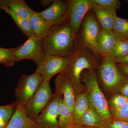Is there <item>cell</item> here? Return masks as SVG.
Returning a JSON list of instances; mask_svg holds the SVG:
<instances>
[{
	"label": "cell",
	"instance_id": "21",
	"mask_svg": "<svg viewBox=\"0 0 128 128\" xmlns=\"http://www.w3.org/2000/svg\"><path fill=\"white\" fill-rule=\"evenodd\" d=\"M58 123L60 128H72L74 127L73 113L65 103L62 96L60 99Z\"/></svg>",
	"mask_w": 128,
	"mask_h": 128
},
{
	"label": "cell",
	"instance_id": "14",
	"mask_svg": "<svg viewBox=\"0 0 128 128\" xmlns=\"http://www.w3.org/2000/svg\"><path fill=\"white\" fill-rule=\"evenodd\" d=\"M5 128H38L34 121L28 116L24 107L17 104L16 110Z\"/></svg>",
	"mask_w": 128,
	"mask_h": 128
},
{
	"label": "cell",
	"instance_id": "5",
	"mask_svg": "<svg viewBox=\"0 0 128 128\" xmlns=\"http://www.w3.org/2000/svg\"><path fill=\"white\" fill-rule=\"evenodd\" d=\"M102 61L98 67V74L102 84L110 90L121 87L128 82V76L121 73L114 60L102 56Z\"/></svg>",
	"mask_w": 128,
	"mask_h": 128
},
{
	"label": "cell",
	"instance_id": "11",
	"mask_svg": "<svg viewBox=\"0 0 128 128\" xmlns=\"http://www.w3.org/2000/svg\"><path fill=\"white\" fill-rule=\"evenodd\" d=\"M62 94L55 91L51 100L34 121L38 128H60L58 123L59 107Z\"/></svg>",
	"mask_w": 128,
	"mask_h": 128
},
{
	"label": "cell",
	"instance_id": "3",
	"mask_svg": "<svg viewBox=\"0 0 128 128\" xmlns=\"http://www.w3.org/2000/svg\"><path fill=\"white\" fill-rule=\"evenodd\" d=\"M99 56L87 49L77 50L75 58L67 67L65 72L71 80L75 90H77L81 84V75L87 70H94L98 67Z\"/></svg>",
	"mask_w": 128,
	"mask_h": 128
},
{
	"label": "cell",
	"instance_id": "12",
	"mask_svg": "<svg viewBox=\"0 0 128 128\" xmlns=\"http://www.w3.org/2000/svg\"><path fill=\"white\" fill-rule=\"evenodd\" d=\"M38 13L52 27L69 21L68 6L66 0H54L48 9Z\"/></svg>",
	"mask_w": 128,
	"mask_h": 128
},
{
	"label": "cell",
	"instance_id": "18",
	"mask_svg": "<svg viewBox=\"0 0 128 128\" xmlns=\"http://www.w3.org/2000/svg\"><path fill=\"white\" fill-rule=\"evenodd\" d=\"M92 12L103 29L112 30L117 16L116 11L95 6Z\"/></svg>",
	"mask_w": 128,
	"mask_h": 128
},
{
	"label": "cell",
	"instance_id": "36",
	"mask_svg": "<svg viewBox=\"0 0 128 128\" xmlns=\"http://www.w3.org/2000/svg\"><path fill=\"white\" fill-rule=\"evenodd\" d=\"M104 128V127H92V128Z\"/></svg>",
	"mask_w": 128,
	"mask_h": 128
},
{
	"label": "cell",
	"instance_id": "35",
	"mask_svg": "<svg viewBox=\"0 0 128 128\" xmlns=\"http://www.w3.org/2000/svg\"><path fill=\"white\" fill-rule=\"evenodd\" d=\"M88 128V127H85V126H79V127H73V128Z\"/></svg>",
	"mask_w": 128,
	"mask_h": 128
},
{
	"label": "cell",
	"instance_id": "34",
	"mask_svg": "<svg viewBox=\"0 0 128 128\" xmlns=\"http://www.w3.org/2000/svg\"><path fill=\"white\" fill-rule=\"evenodd\" d=\"M53 0H41L40 2L42 7L44 8L47 7L48 5L52 3Z\"/></svg>",
	"mask_w": 128,
	"mask_h": 128
},
{
	"label": "cell",
	"instance_id": "6",
	"mask_svg": "<svg viewBox=\"0 0 128 128\" xmlns=\"http://www.w3.org/2000/svg\"><path fill=\"white\" fill-rule=\"evenodd\" d=\"M43 81L41 74L36 71L31 74H22L15 90L17 104L25 107Z\"/></svg>",
	"mask_w": 128,
	"mask_h": 128
},
{
	"label": "cell",
	"instance_id": "15",
	"mask_svg": "<svg viewBox=\"0 0 128 128\" xmlns=\"http://www.w3.org/2000/svg\"><path fill=\"white\" fill-rule=\"evenodd\" d=\"M116 41L112 30L102 28L96 40V52L100 56L107 54L112 50Z\"/></svg>",
	"mask_w": 128,
	"mask_h": 128
},
{
	"label": "cell",
	"instance_id": "26",
	"mask_svg": "<svg viewBox=\"0 0 128 128\" xmlns=\"http://www.w3.org/2000/svg\"><path fill=\"white\" fill-rule=\"evenodd\" d=\"M18 47L10 48L0 47V64L4 65L6 67L13 66L16 62L14 54Z\"/></svg>",
	"mask_w": 128,
	"mask_h": 128
},
{
	"label": "cell",
	"instance_id": "20",
	"mask_svg": "<svg viewBox=\"0 0 128 128\" xmlns=\"http://www.w3.org/2000/svg\"><path fill=\"white\" fill-rule=\"evenodd\" d=\"M86 92L76 96L73 112L74 127H78L82 115L90 106Z\"/></svg>",
	"mask_w": 128,
	"mask_h": 128
},
{
	"label": "cell",
	"instance_id": "33",
	"mask_svg": "<svg viewBox=\"0 0 128 128\" xmlns=\"http://www.w3.org/2000/svg\"><path fill=\"white\" fill-rule=\"evenodd\" d=\"M114 62L116 64H128V54L122 58L114 60Z\"/></svg>",
	"mask_w": 128,
	"mask_h": 128
},
{
	"label": "cell",
	"instance_id": "13",
	"mask_svg": "<svg viewBox=\"0 0 128 128\" xmlns=\"http://www.w3.org/2000/svg\"><path fill=\"white\" fill-rule=\"evenodd\" d=\"M54 82L55 91L62 94L64 102L73 113L76 100L75 90L65 70L59 74Z\"/></svg>",
	"mask_w": 128,
	"mask_h": 128
},
{
	"label": "cell",
	"instance_id": "2",
	"mask_svg": "<svg viewBox=\"0 0 128 128\" xmlns=\"http://www.w3.org/2000/svg\"><path fill=\"white\" fill-rule=\"evenodd\" d=\"M81 80L86 87V92L90 105L94 108L104 119L109 121L112 118L107 102L98 85L95 70L86 72L81 75Z\"/></svg>",
	"mask_w": 128,
	"mask_h": 128
},
{
	"label": "cell",
	"instance_id": "30",
	"mask_svg": "<svg viewBox=\"0 0 128 128\" xmlns=\"http://www.w3.org/2000/svg\"><path fill=\"white\" fill-rule=\"evenodd\" d=\"M105 128H128V122L112 118Z\"/></svg>",
	"mask_w": 128,
	"mask_h": 128
},
{
	"label": "cell",
	"instance_id": "27",
	"mask_svg": "<svg viewBox=\"0 0 128 128\" xmlns=\"http://www.w3.org/2000/svg\"><path fill=\"white\" fill-rule=\"evenodd\" d=\"M95 6H98L117 11L121 7L119 0H93Z\"/></svg>",
	"mask_w": 128,
	"mask_h": 128
},
{
	"label": "cell",
	"instance_id": "24",
	"mask_svg": "<svg viewBox=\"0 0 128 128\" xmlns=\"http://www.w3.org/2000/svg\"><path fill=\"white\" fill-rule=\"evenodd\" d=\"M128 54V41L117 40L112 50L102 56H108L115 60L122 58Z\"/></svg>",
	"mask_w": 128,
	"mask_h": 128
},
{
	"label": "cell",
	"instance_id": "19",
	"mask_svg": "<svg viewBox=\"0 0 128 128\" xmlns=\"http://www.w3.org/2000/svg\"><path fill=\"white\" fill-rule=\"evenodd\" d=\"M29 20L35 36L40 39L48 35L52 28L48 21L39 15L38 12H34Z\"/></svg>",
	"mask_w": 128,
	"mask_h": 128
},
{
	"label": "cell",
	"instance_id": "32",
	"mask_svg": "<svg viewBox=\"0 0 128 128\" xmlns=\"http://www.w3.org/2000/svg\"><path fill=\"white\" fill-rule=\"evenodd\" d=\"M120 92L121 95L128 98V82L121 86Z\"/></svg>",
	"mask_w": 128,
	"mask_h": 128
},
{
	"label": "cell",
	"instance_id": "22",
	"mask_svg": "<svg viewBox=\"0 0 128 128\" xmlns=\"http://www.w3.org/2000/svg\"><path fill=\"white\" fill-rule=\"evenodd\" d=\"M0 9L4 11L10 16L17 26L28 38L35 36L30 24V20L16 16L11 9L6 6H2L0 7Z\"/></svg>",
	"mask_w": 128,
	"mask_h": 128
},
{
	"label": "cell",
	"instance_id": "4",
	"mask_svg": "<svg viewBox=\"0 0 128 128\" xmlns=\"http://www.w3.org/2000/svg\"><path fill=\"white\" fill-rule=\"evenodd\" d=\"M90 11L86 14L82 22L76 40V50L87 49L96 55V40L102 29L93 12Z\"/></svg>",
	"mask_w": 128,
	"mask_h": 128
},
{
	"label": "cell",
	"instance_id": "31",
	"mask_svg": "<svg viewBox=\"0 0 128 128\" xmlns=\"http://www.w3.org/2000/svg\"><path fill=\"white\" fill-rule=\"evenodd\" d=\"M118 68L121 73L128 76V64H116Z\"/></svg>",
	"mask_w": 128,
	"mask_h": 128
},
{
	"label": "cell",
	"instance_id": "29",
	"mask_svg": "<svg viewBox=\"0 0 128 128\" xmlns=\"http://www.w3.org/2000/svg\"><path fill=\"white\" fill-rule=\"evenodd\" d=\"M128 101V98L121 94H117L113 97L110 102V109L115 110L121 107Z\"/></svg>",
	"mask_w": 128,
	"mask_h": 128
},
{
	"label": "cell",
	"instance_id": "8",
	"mask_svg": "<svg viewBox=\"0 0 128 128\" xmlns=\"http://www.w3.org/2000/svg\"><path fill=\"white\" fill-rule=\"evenodd\" d=\"M76 51L67 57L46 54L41 64L37 66L36 71L39 72L44 80H50L56 74L64 71L75 57Z\"/></svg>",
	"mask_w": 128,
	"mask_h": 128
},
{
	"label": "cell",
	"instance_id": "10",
	"mask_svg": "<svg viewBox=\"0 0 128 128\" xmlns=\"http://www.w3.org/2000/svg\"><path fill=\"white\" fill-rule=\"evenodd\" d=\"M24 43L18 46L14 54L16 62L25 60H32L38 66L45 57L41 39L36 36L28 38Z\"/></svg>",
	"mask_w": 128,
	"mask_h": 128
},
{
	"label": "cell",
	"instance_id": "28",
	"mask_svg": "<svg viewBox=\"0 0 128 128\" xmlns=\"http://www.w3.org/2000/svg\"><path fill=\"white\" fill-rule=\"evenodd\" d=\"M110 111L113 119L128 122V101L119 108Z\"/></svg>",
	"mask_w": 128,
	"mask_h": 128
},
{
	"label": "cell",
	"instance_id": "23",
	"mask_svg": "<svg viewBox=\"0 0 128 128\" xmlns=\"http://www.w3.org/2000/svg\"><path fill=\"white\" fill-rule=\"evenodd\" d=\"M112 31L117 40L128 41V20L117 16Z\"/></svg>",
	"mask_w": 128,
	"mask_h": 128
},
{
	"label": "cell",
	"instance_id": "9",
	"mask_svg": "<svg viewBox=\"0 0 128 128\" xmlns=\"http://www.w3.org/2000/svg\"><path fill=\"white\" fill-rule=\"evenodd\" d=\"M69 22L77 39L85 16L95 6L93 0H67Z\"/></svg>",
	"mask_w": 128,
	"mask_h": 128
},
{
	"label": "cell",
	"instance_id": "25",
	"mask_svg": "<svg viewBox=\"0 0 128 128\" xmlns=\"http://www.w3.org/2000/svg\"><path fill=\"white\" fill-rule=\"evenodd\" d=\"M17 104L16 102L9 105L0 106V128H5L14 114Z\"/></svg>",
	"mask_w": 128,
	"mask_h": 128
},
{
	"label": "cell",
	"instance_id": "1",
	"mask_svg": "<svg viewBox=\"0 0 128 128\" xmlns=\"http://www.w3.org/2000/svg\"><path fill=\"white\" fill-rule=\"evenodd\" d=\"M76 40L69 21L53 27L49 33L41 39L46 54L67 57L76 50Z\"/></svg>",
	"mask_w": 128,
	"mask_h": 128
},
{
	"label": "cell",
	"instance_id": "16",
	"mask_svg": "<svg viewBox=\"0 0 128 128\" xmlns=\"http://www.w3.org/2000/svg\"><path fill=\"white\" fill-rule=\"evenodd\" d=\"M2 6L8 7L16 16L28 20L35 12L24 0H0V7Z\"/></svg>",
	"mask_w": 128,
	"mask_h": 128
},
{
	"label": "cell",
	"instance_id": "7",
	"mask_svg": "<svg viewBox=\"0 0 128 128\" xmlns=\"http://www.w3.org/2000/svg\"><path fill=\"white\" fill-rule=\"evenodd\" d=\"M50 81L44 80L27 105L24 107L28 116L34 121L53 96Z\"/></svg>",
	"mask_w": 128,
	"mask_h": 128
},
{
	"label": "cell",
	"instance_id": "17",
	"mask_svg": "<svg viewBox=\"0 0 128 128\" xmlns=\"http://www.w3.org/2000/svg\"><path fill=\"white\" fill-rule=\"evenodd\" d=\"M109 121L104 119L98 112L90 105L81 118L78 127L88 128L101 127L106 128Z\"/></svg>",
	"mask_w": 128,
	"mask_h": 128
}]
</instances>
